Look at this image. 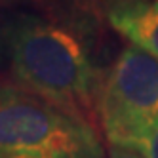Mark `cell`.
Segmentation results:
<instances>
[{"label":"cell","mask_w":158,"mask_h":158,"mask_svg":"<svg viewBox=\"0 0 158 158\" xmlns=\"http://www.w3.org/2000/svg\"><path fill=\"white\" fill-rule=\"evenodd\" d=\"M0 55L10 78L88 120L110 63L101 57L97 19L80 8L0 10Z\"/></svg>","instance_id":"1"},{"label":"cell","mask_w":158,"mask_h":158,"mask_svg":"<svg viewBox=\"0 0 158 158\" xmlns=\"http://www.w3.org/2000/svg\"><path fill=\"white\" fill-rule=\"evenodd\" d=\"M0 158H107L94 122L0 78Z\"/></svg>","instance_id":"2"},{"label":"cell","mask_w":158,"mask_h":158,"mask_svg":"<svg viewBox=\"0 0 158 158\" xmlns=\"http://www.w3.org/2000/svg\"><path fill=\"white\" fill-rule=\"evenodd\" d=\"M95 120L107 143L141 149L158 130V59L133 46L110 61L97 99Z\"/></svg>","instance_id":"3"},{"label":"cell","mask_w":158,"mask_h":158,"mask_svg":"<svg viewBox=\"0 0 158 158\" xmlns=\"http://www.w3.org/2000/svg\"><path fill=\"white\" fill-rule=\"evenodd\" d=\"M103 10L112 31L158 59V0H130Z\"/></svg>","instance_id":"4"},{"label":"cell","mask_w":158,"mask_h":158,"mask_svg":"<svg viewBox=\"0 0 158 158\" xmlns=\"http://www.w3.org/2000/svg\"><path fill=\"white\" fill-rule=\"evenodd\" d=\"M107 158H145V154L135 149V147L126 145H107Z\"/></svg>","instance_id":"5"},{"label":"cell","mask_w":158,"mask_h":158,"mask_svg":"<svg viewBox=\"0 0 158 158\" xmlns=\"http://www.w3.org/2000/svg\"><path fill=\"white\" fill-rule=\"evenodd\" d=\"M139 151L145 154V158H158V130L141 145Z\"/></svg>","instance_id":"6"},{"label":"cell","mask_w":158,"mask_h":158,"mask_svg":"<svg viewBox=\"0 0 158 158\" xmlns=\"http://www.w3.org/2000/svg\"><path fill=\"white\" fill-rule=\"evenodd\" d=\"M120 2H130V0H103V6H110V4H120Z\"/></svg>","instance_id":"7"},{"label":"cell","mask_w":158,"mask_h":158,"mask_svg":"<svg viewBox=\"0 0 158 158\" xmlns=\"http://www.w3.org/2000/svg\"><path fill=\"white\" fill-rule=\"evenodd\" d=\"M19 2H25V0H0V4L10 6V4H19Z\"/></svg>","instance_id":"8"},{"label":"cell","mask_w":158,"mask_h":158,"mask_svg":"<svg viewBox=\"0 0 158 158\" xmlns=\"http://www.w3.org/2000/svg\"><path fill=\"white\" fill-rule=\"evenodd\" d=\"M0 63H2V55H0Z\"/></svg>","instance_id":"9"}]
</instances>
